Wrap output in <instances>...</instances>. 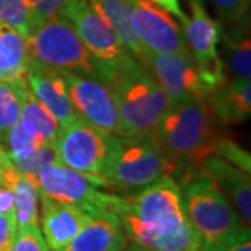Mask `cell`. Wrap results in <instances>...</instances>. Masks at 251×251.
Wrapping results in <instances>:
<instances>
[{
	"label": "cell",
	"mask_w": 251,
	"mask_h": 251,
	"mask_svg": "<svg viewBox=\"0 0 251 251\" xmlns=\"http://www.w3.org/2000/svg\"><path fill=\"white\" fill-rule=\"evenodd\" d=\"M212 120L205 99L173 102L161 119L155 134L176 168L173 180L177 184L201 172L206 158L215 152L221 135Z\"/></svg>",
	"instance_id": "cell-1"
},
{
	"label": "cell",
	"mask_w": 251,
	"mask_h": 251,
	"mask_svg": "<svg viewBox=\"0 0 251 251\" xmlns=\"http://www.w3.org/2000/svg\"><path fill=\"white\" fill-rule=\"evenodd\" d=\"M106 85L113 91L130 135L153 134L173 100L133 56L109 64Z\"/></svg>",
	"instance_id": "cell-2"
},
{
	"label": "cell",
	"mask_w": 251,
	"mask_h": 251,
	"mask_svg": "<svg viewBox=\"0 0 251 251\" xmlns=\"http://www.w3.org/2000/svg\"><path fill=\"white\" fill-rule=\"evenodd\" d=\"M186 216L201 239V251H209L250 232L224 191L204 172L179 184Z\"/></svg>",
	"instance_id": "cell-3"
},
{
	"label": "cell",
	"mask_w": 251,
	"mask_h": 251,
	"mask_svg": "<svg viewBox=\"0 0 251 251\" xmlns=\"http://www.w3.org/2000/svg\"><path fill=\"white\" fill-rule=\"evenodd\" d=\"M31 59L59 72L106 82L109 63L94 57L66 17L39 21L27 36Z\"/></svg>",
	"instance_id": "cell-4"
},
{
	"label": "cell",
	"mask_w": 251,
	"mask_h": 251,
	"mask_svg": "<svg viewBox=\"0 0 251 251\" xmlns=\"http://www.w3.org/2000/svg\"><path fill=\"white\" fill-rule=\"evenodd\" d=\"M176 168L163 151L156 134L117 137L103 177L110 187L143 190L163 177H175Z\"/></svg>",
	"instance_id": "cell-5"
},
{
	"label": "cell",
	"mask_w": 251,
	"mask_h": 251,
	"mask_svg": "<svg viewBox=\"0 0 251 251\" xmlns=\"http://www.w3.org/2000/svg\"><path fill=\"white\" fill-rule=\"evenodd\" d=\"M99 187H110L105 177L85 175L63 163H54L39 173L36 188L41 196L57 202L78 206L92 218L103 214L120 215L128 206L127 198L100 191Z\"/></svg>",
	"instance_id": "cell-6"
},
{
	"label": "cell",
	"mask_w": 251,
	"mask_h": 251,
	"mask_svg": "<svg viewBox=\"0 0 251 251\" xmlns=\"http://www.w3.org/2000/svg\"><path fill=\"white\" fill-rule=\"evenodd\" d=\"M116 141V135L80 117L69 125L60 126L53 147L64 166L85 175L103 177Z\"/></svg>",
	"instance_id": "cell-7"
},
{
	"label": "cell",
	"mask_w": 251,
	"mask_h": 251,
	"mask_svg": "<svg viewBox=\"0 0 251 251\" xmlns=\"http://www.w3.org/2000/svg\"><path fill=\"white\" fill-rule=\"evenodd\" d=\"M60 73L73 105L82 119L112 135L131 137L120 116L115 94L109 85L74 73Z\"/></svg>",
	"instance_id": "cell-8"
},
{
	"label": "cell",
	"mask_w": 251,
	"mask_h": 251,
	"mask_svg": "<svg viewBox=\"0 0 251 251\" xmlns=\"http://www.w3.org/2000/svg\"><path fill=\"white\" fill-rule=\"evenodd\" d=\"M66 18L74 24L91 54L100 62L112 64L131 56L94 0H70Z\"/></svg>",
	"instance_id": "cell-9"
},
{
	"label": "cell",
	"mask_w": 251,
	"mask_h": 251,
	"mask_svg": "<svg viewBox=\"0 0 251 251\" xmlns=\"http://www.w3.org/2000/svg\"><path fill=\"white\" fill-rule=\"evenodd\" d=\"M141 64L173 102L205 99V91L191 53L150 52Z\"/></svg>",
	"instance_id": "cell-10"
},
{
	"label": "cell",
	"mask_w": 251,
	"mask_h": 251,
	"mask_svg": "<svg viewBox=\"0 0 251 251\" xmlns=\"http://www.w3.org/2000/svg\"><path fill=\"white\" fill-rule=\"evenodd\" d=\"M133 27L143 45L153 53H190L183 29L165 10L150 0L133 1Z\"/></svg>",
	"instance_id": "cell-11"
},
{
	"label": "cell",
	"mask_w": 251,
	"mask_h": 251,
	"mask_svg": "<svg viewBox=\"0 0 251 251\" xmlns=\"http://www.w3.org/2000/svg\"><path fill=\"white\" fill-rule=\"evenodd\" d=\"M27 82L35 98L57 120L59 126L69 125L81 117L73 105L59 70L42 66L31 59L27 70Z\"/></svg>",
	"instance_id": "cell-12"
},
{
	"label": "cell",
	"mask_w": 251,
	"mask_h": 251,
	"mask_svg": "<svg viewBox=\"0 0 251 251\" xmlns=\"http://www.w3.org/2000/svg\"><path fill=\"white\" fill-rule=\"evenodd\" d=\"M42 205V232L48 247L52 251L63 249L80 233L81 229L92 219L90 214L78 206L57 202L41 196Z\"/></svg>",
	"instance_id": "cell-13"
},
{
	"label": "cell",
	"mask_w": 251,
	"mask_h": 251,
	"mask_svg": "<svg viewBox=\"0 0 251 251\" xmlns=\"http://www.w3.org/2000/svg\"><path fill=\"white\" fill-rule=\"evenodd\" d=\"M201 171L215 180L224 191L237 215L247 227L251 222V181L250 173L233 166L218 156H209L201 166Z\"/></svg>",
	"instance_id": "cell-14"
},
{
	"label": "cell",
	"mask_w": 251,
	"mask_h": 251,
	"mask_svg": "<svg viewBox=\"0 0 251 251\" xmlns=\"http://www.w3.org/2000/svg\"><path fill=\"white\" fill-rule=\"evenodd\" d=\"M126 233L116 214L94 216L72 242L57 251H123Z\"/></svg>",
	"instance_id": "cell-15"
},
{
	"label": "cell",
	"mask_w": 251,
	"mask_h": 251,
	"mask_svg": "<svg viewBox=\"0 0 251 251\" xmlns=\"http://www.w3.org/2000/svg\"><path fill=\"white\" fill-rule=\"evenodd\" d=\"M191 16L183 23V34L194 60H209L218 57V45L222 39V25L209 17L204 4L190 0Z\"/></svg>",
	"instance_id": "cell-16"
},
{
	"label": "cell",
	"mask_w": 251,
	"mask_h": 251,
	"mask_svg": "<svg viewBox=\"0 0 251 251\" xmlns=\"http://www.w3.org/2000/svg\"><path fill=\"white\" fill-rule=\"evenodd\" d=\"M205 102L214 117L222 123L246 122L251 113L250 80H227L224 87L208 95Z\"/></svg>",
	"instance_id": "cell-17"
},
{
	"label": "cell",
	"mask_w": 251,
	"mask_h": 251,
	"mask_svg": "<svg viewBox=\"0 0 251 251\" xmlns=\"http://www.w3.org/2000/svg\"><path fill=\"white\" fill-rule=\"evenodd\" d=\"M29 63L31 53L27 38L0 24V81L14 82L25 78Z\"/></svg>",
	"instance_id": "cell-18"
},
{
	"label": "cell",
	"mask_w": 251,
	"mask_h": 251,
	"mask_svg": "<svg viewBox=\"0 0 251 251\" xmlns=\"http://www.w3.org/2000/svg\"><path fill=\"white\" fill-rule=\"evenodd\" d=\"M109 24L115 29L122 44L134 59L143 63L150 50L143 45L133 27V1L131 0H94Z\"/></svg>",
	"instance_id": "cell-19"
},
{
	"label": "cell",
	"mask_w": 251,
	"mask_h": 251,
	"mask_svg": "<svg viewBox=\"0 0 251 251\" xmlns=\"http://www.w3.org/2000/svg\"><path fill=\"white\" fill-rule=\"evenodd\" d=\"M18 92L21 100L20 123L27 131L35 135L42 143L53 145L57 131L60 128L57 120L35 98V95L28 87L27 78L18 82Z\"/></svg>",
	"instance_id": "cell-20"
},
{
	"label": "cell",
	"mask_w": 251,
	"mask_h": 251,
	"mask_svg": "<svg viewBox=\"0 0 251 251\" xmlns=\"http://www.w3.org/2000/svg\"><path fill=\"white\" fill-rule=\"evenodd\" d=\"M225 44V66L237 80H250L251 77V41L249 24L233 25L222 32Z\"/></svg>",
	"instance_id": "cell-21"
},
{
	"label": "cell",
	"mask_w": 251,
	"mask_h": 251,
	"mask_svg": "<svg viewBox=\"0 0 251 251\" xmlns=\"http://www.w3.org/2000/svg\"><path fill=\"white\" fill-rule=\"evenodd\" d=\"M10 188L14 193L17 229L29 225H38L39 193L35 184L23 173H18Z\"/></svg>",
	"instance_id": "cell-22"
},
{
	"label": "cell",
	"mask_w": 251,
	"mask_h": 251,
	"mask_svg": "<svg viewBox=\"0 0 251 251\" xmlns=\"http://www.w3.org/2000/svg\"><path fill=\"white\" fill-rule=\"evenodd\" d=\"M39 23L28 0H0V24L18 31L27 38Z\"/></svg>",
	"instance_id": "cell-23"
},
{
	"label": "cell",
	"mask_w": 251,
	"mask_h": 251,
	"mask_svg": "<svg viewBox=\"0 0 251 251\" xmlns=\"http://www.w3.org/2000/svg\"><path fill=\"white\" fill-rule=\"evenodd\" d=\"M20 81H14V82L0 81V143L1 144H6L10 128L20 120V115H21V100L18 92Z\"/></svg>",
	"instance_id": "cell-24"
},
{
	"label": "cell",
	"mask_w": 251,
	"mask_h": 251,
	"mask_svg": "<svg viewBox=\"0 0 251 251\" xmlns=\"http://www.w3.org/2000/svg\"><path fill=\"white\" fill-rule=\"evenodd\" d=\"M11 162L17 168V171L31 180L35 186L41 172L50 165L60 163L59 156L54 151V147L52 144H44V145L38 147L34 152L29 153L25 158L13 159Z\"/></svg>",
	"instance_id": "cell-25"
},
{
	"label": "cell",
	"mask_w": 251,
	"mask_h": 251,
	"mask_svg": "<svg viewBox=\"0 0 251 251\" xmlns=\"http://www.w3.org/2000/svg\"><path fill=\"white\" fill-rule=\"evenodd\" d=\"M44 144L45 143H42L35 135L27 131L20 123V120L10 128L7 138H6V145L9 147L7 153L11 161L18 159V158H25Z\"/></svg>",
	"instance_id": "cell-26"
},
{
	"label": "cell",
	"mask_w": 251,
	"mask_h": 251,
	"mask_svg": "<svg viewBox=\"0 0 251 251\" xmlns=\"http://www.w3.org/2000/svg\"><path fill=\"white\" fill-rule=\"evenodd\" d=\"M221 20L230 27L249 24L250 0H211Z\"/></svg>",
	"instance_id": "cell-27"
},
{
	"label": "cell",
	"mask_w": 251,
	"mask_h": 251,
	"mask_svg": "<svg viewBox=\"0 0 251 251\" xmlns=\"http://www.w3.org/2000/svg\"><path fill=\"white\" fill-rule=\"evenodd\" d=\"M10 251H50L38 225L18 227Z\"/></svg>",
	"instance_id": "cell-28"
},
{
	"label": "cell",
	"mask_w": 251,
	"mask_h": 251,
	"mask_svg": "<svg viewBox=\"0 0 251 251\" xmlns=\"http://www.w3.org/2000/svg\"><path fill=\"white\" fill-rule=\"evenodd\" d=\"M215 156L224 159V161L232 163L233 166L242 169L244 172L251 171V161H250V153L246 152L242 147H239L237 144L233 143L232 140H227L221 137L219 141L216 143Z\"/></svg>",
	"instance_id": "cell-29"
},
{
	"label": "cell",
	"mask_w": 251,
	"mask_h": 251,
	"mask_svg": "<svg viewBox=\"0 0 251 251\" xmlns=\"http://www.w3.org/2000/svg\"><path fill=\"white\" fill-rule=\"evenodd\" d=\"M39 21L66 17L70 0H28Z\"/></svg>",
	"instance_id": "cell-30"
},
{
	"label": "cell",
	"mask_w": 251,
	"mask_h": 251,
	"mask_svg": "<svg viewBox=\"0 0 251 251\" xmlns=\"http://www.w3.org/2000/svg\"><path fill=\"white\" fill-rule=\"evenodd\" d=\"M17 233L16 215L0 214V251H10Z\"/></svg>",
	"instance_id": "cell-31"
},
{
	"label": "cell",
	"mask_w": 251,
	"mask_h": 251,
	"mask_svg": "<svg viewBox=\"0 0 251 251\" xmlns=\"http://www.w3.org/2000/svg\"><path fill=\"white\" fill-rule=\"evenodd\" d=\"M209 251H251V242H250V232L242 234L239 237H236L230 242L225 243L222 246L212 249Z\"/></svg>",
	"instance_id": "cell-32"
},
{
	"label": "cell",
	"mask_w": 251,
	"mask_h": 251,
	"mask_svg": "<svg viewBox=\"0 0 251 251\" xmlns=\"http://www.w3.org/2000/svg\"><path fill=\"white\" fill-rule=\"evenodd\" d=\"M0 214L16 215L14 193L9 187H0Z\"/></svg>",
	"instance_id": "cell-33"
},
{
	"label": "cell",
	"mask_w": 251,
	"mask_h": 251,
	"mask_svg": "<svg viewBox=\"0 0 251 251\" xmlns=\"http://www.w3.org/2000/svg\"><path fill=\"white\" fill-rule=\"evenodd\" d=\"M150 1L153 3V4H156L158 7H161V9L165 10L166 13L173 14L175 17L180 18L181 21L187 17V16L184 14L183 9H181V6H180L179 0H150Z\"/></svg>",
	"instance_id": "cell-34"
},
{
	"label": "cell",
	"mask_w": 251,
	"mask_h": 251,
	"mask_svg": "<svg viewBox=\"0 0 251 251\" xmlns=\"http://www.w3.org/2000/svg\"><path fill=\"white\" fill-rule=\"evenodd\" d=\"M143 251H180V250H145V249H141Z\"/></svg>",
	"instance_id": "cell-35"
},
{
	"label": "cell",
	"mask_w": 251,
	"mask_h": 251,
	"mask_svg": "<svg viewBox=\"0 0 251 251\" xmlns=\"http://www.w3.org/2000/svg\"><path fill=\"white\" fill-rule=\"evenodd\" d=\"M131 1H134V0H131Z\"/></svg>",
	"instance_id": "cell-36"
}]
</instances>
